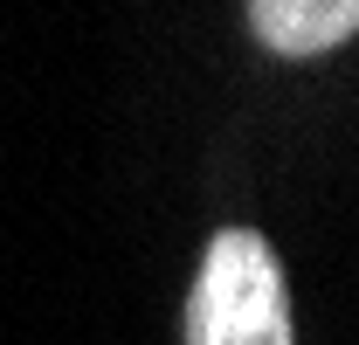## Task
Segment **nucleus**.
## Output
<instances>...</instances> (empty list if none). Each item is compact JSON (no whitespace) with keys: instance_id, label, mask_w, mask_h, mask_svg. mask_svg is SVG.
I'll return each mask as SVG.
<instances>
[{"instance_id":"f03ea898","label":"nucleus","mask_w":359,"mask_h":345,"mask_svg":"<svg viewBox=\"0 0 359 345\" xmlns=\"http://www.w3.org/2000/svg\"><path fill=\"white\" fill-rule=\"evenodd\" d=\"M249 28L269 55H325L359 35V0H249Z\"/></svg>"},{"instance_id":"f257e3e1","label":"nucleus","mask_w":359,"mask_h":345,"mask_svg":"<svg viewBox=\"0 0 359 345\" xmlns=\"http://www.w3.org/2000/svg\"><path fill=\"white\" fill-rule=\"evenodd\" d=\"M187 345H297L283 262L256 228H222L187 297Z\"/></svg>"}]
</instances>
